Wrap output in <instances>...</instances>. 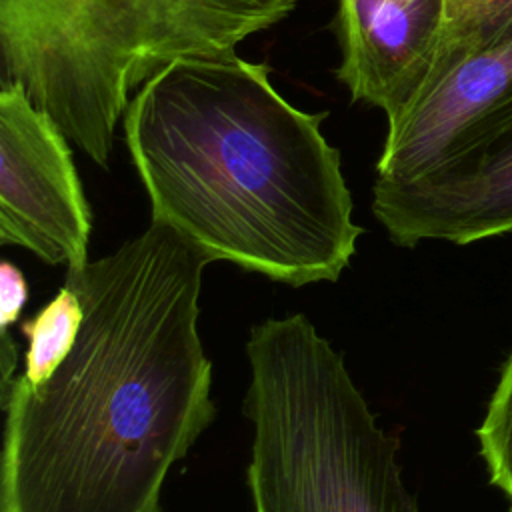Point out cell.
<instances>
[{"instance_id": "obj_1", "label": "cell", "mask_w": 512, "mask_h": 512, "mask_svg": "<svg viewBox=\"0 0 512 512\" xmlns=\"http://www.w3.org/2000/svg\"><path fill=\"white\" fill-rule=\"evenodd\" d=\"M208 264L150 220L66 270L84 306L70 354L38 386H0V512H162L168 472L216 418L198 332Z\"/></svg>"}, {"instance_id": "obj_2", "label": "cell", "mask_w": 512, "mask_h": 512, "mask_svg": "<svg viewBox=\"0 0 512 512\" xmlns=\"http://www.w3.org/2000/svg\"><path fill=\"white\" fill-rule=\"evenodd\" d=\"M284 98L270 68L184 58L130 100L124 140L154 222L208 260L300 288L336 282L364 228L322 124Z\"/></svg>"}, {"instance_id": "obj_3", "label": "cell", "mask_w": 512, "mask_h": 512, "mask_svg": "<svg viewBox=\"0 0 512 512\" xmlns=\"http://www.w3.org/2000/svg\"><path fill=\"white\" fill-rule=\"evenodd\" d=\"M298 0H0L2 80L108 168L134 94L184 58H224Z\"/></svg>"}, {"instance_id": "obj_4", "label": "cell", "mask_w": 512, "mask_h": 512, "mask_svg": "<svg viewBox=\"0 0 512 512\" xmlns=\"http://www.w3.org/2000/svg\"><path fill=\"white\" fill-rule=\"evenodd\" d=\"M254 512H420L388 434L304 314L266 318L246 342Z\"/></svg>"}, {"instance_id": "obj_5", "label": "cell", "mask_w": 512, "mask_h": 512, "mask_svg": "<svg viewBox=\"0 0 512 512\" xmlns=\"http://www.w3.org/2000/svg\"><path fill=\"white\" fill-rule=\"evenodd\" d=\"M92 214L60 126L18 82H0V244L48 266L88 264Z\"/></svg>"}, {"instance_id": "obj_6", "label": "cell", "mask_w": 512, "mask_h": 512, "mask_svg": "<svg viewBox=\"0 0 512 512\" xmlns=\"http://www.w3.org/2000/svg\"><path fill=\"white\" fill-rule=\"evenodd\" d=\"M372 212L400 248L512 232V118L412 182L374 180Z\"/></svg>"}, {"instance_id": "obj_7", "label": "cell", "mask_w": 512, "mask_h": 512, "mask_svg": "<svg viewBox=\"0 0 512 512\" xmlns=\"http://www.w3.org/2000/svg\"><path fill=\"white\" fill-rule=\"evenodd\" d=\"M512 118V40L466 58L388 124L376 178L418 180Z\"/></svg>"}, {"instance_id": "obj_8", "label": "cell", "mask_w": 512, "mask_h": 512, "mask_svg": "<svg viewBox=\"0 0 512 512\" xmlns=\"http://www.w3.org/2000/svg\"><path fill=\"white\" fill-rule=\"evenodd\" d=\"M442 20L444 0H338V82L396 122L428 80Z\"/></svg>"}, {"instance_id": "obj_9", "label": "cell", "mask_w": 512, "mask_h": 512, "mask_svg": "<svg viewBox=\"0 0 512 512\" xmlns=\"http://www.w3.org/2000/svg\"><path fill=\"white\" fill-rule=\"evenodd\" d=\"M510 40H512V0H444L440 44H438L428 80L420 96L416 98V102L444 74H448L466 58L476 56L480 52L494 50Z\"/></svg>"}, {"instance_id": "obj_10", "label": "cell", "mask_w": 512, "mask_h": 512, "mask_svg": "<svg viewBox=\"0 0 512 512\" xmlns=\"http://www.w3.org/2000/svg\"><path fill=\"white\" fill-rule=\"evenodd\" d=\"M84 320V306L78 292L66 282L56 296L44 304L34 318L20 324L26 338L24 372L20 380L38 386L54 374L62 360L70 354Z\"/></svg>"}, {"instance_id": "obj_11", "label": "cell", "mask_w": 512, "mask_h": 512, "mask_svg": "<svg viewBox=\"0 0 512 512\" xmlns=\"http://www.w3.org/2000/svg\"><path fill=\"white\" fill-rule=\"evenodd\" d=\"M476 436L490 484L506 496L512 512V354L502 366Z\"/></svg>"}, {"instance_id": "obj_12", "label": "cell", "mask_w": 512, "mask_h": 512, "mask_svg": "<svg viewBox=\"0 0 512 512\" xmlns=\"http://www.w3.org/2000/svg\"><path fill=\"white\" fill-rule=\"evenodd\" d=\"M28 300V282L22 270L10 260L0 262V334L18 322Z\"/></svg>"}]
</instances>
